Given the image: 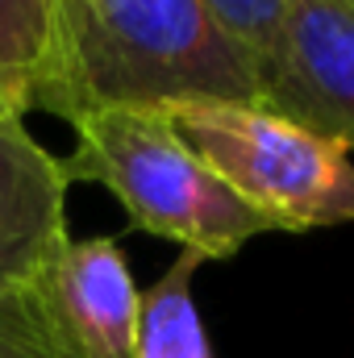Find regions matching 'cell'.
Here are the masks:
<instances>
[{
	"label": "cell",
	"instance_id": "obj_1",
	"mask_svg": "<svg viewBox=\"0 0 354 358\" xmlns=\"http://www.w3.org/2000/svg\"><path fill=\"white\" fill-rule=\"evenodd\" d=\"M259 104L255 55L204 0H55V34L29 108L71 121L96 108Z\"/></svg>",
	"mask_w": 354,
	"mask_h": 358
},
{
	"label": "cell",
	"instance_id": "obj_2",
	"mask_svg": "<svg viewBox=\"0 0 354 358\" xmlns=\"http://www.w3.org/2000/svg\"><path fill=\"white\" fill-rule=\"evenodd\" d=\"M76 134L63 159L71 183H100L113 192L134 229L176 242L179 250L234 259L250 238L279 234V225L238 200L213 176L155 108H96L67 121Z\"/></svg>",
	"mask_w": 354,
	"mask_h": 358
},
{
	"label": "cell",
	"instance_id": "obj_3",
	"mask_svg": "<svg viewBox=\"0 0 354 358\" xmlns=\"http://www.w3.org/2000/svg\"><path fill=\"white\" fill-rule=\"evenodd\" d=\"M183 146L238 200L271 217L279 234L351 225V155L259 104H176L163 108Z\"/></svg>",
	"mask_w": 354,
	"mask_h": 358
},
{
	"label": "cell",
	"instance_id": "obj_4",
	"mask_svg": "<svg viewBox=\"0 0 354 358\" xmlns=\"http://www.w3.org/2000/svg\"><path fill=\"white\" fill-rule=\"evenodd\" d=\"M263 108L354 150V0H288Z\"/></svg>",
	"mask_w": 354,
	"mask_h": 358
},
{
	"label": "cell",
	"instance_id": "obj_5",
	"mask_svg": "<svg viewBox=\"0 0 354 358\" xmlns=\"http://www.w3.org/2000/svg\"><path fill=\"white\" fill-rule=\"evenodd\" d=\"M25 104L0 92V292L34 287L63 250L71 176L25 125Z\"/></svg>",
	"mask_w": 354,
	"mask_h": 358
},
{
	"label": "cell",
	"instance_id": "obj_6",
	"mask_svg": "<svg viewBox=\"0 0 354 358\" xmlns=\"http://www.w3.org/2000/svg\"><path fill=\"white\" fill-rule=\"evenodd\" d=\"M34 287L71 358H138L142 296L117 238H67Z\"/></svg>",
	"mask_w": 354,
	"mask_h": 358
},
{
	"label": "cell",
	"instance_id": "obj_7",
	"mask_svg": "<svg viewBox=\"0 0 354 358\" xmlns=\"http://www.w3.org/2000/svg\"><path fill=\"white\" fill-rule=\"evenodd\" d=\"M200 259L179 250V259L142 296L138 317V358H213L204 321L192 300V279Z\"/></svg>",
	"mask_w": 354,
	"mask_h": 358
},
{
	"label": "cell",
	"instance_id": "obj_8",
	"mask_svg": "<svg viewBox=\"0 0 354 358\" xmlns=\"http://www.w3.org/2000/svg\"><path fill=\"white\" fill-rule=\"evenodd\" d=\"M55 34V0H0V92L29 108Z\"/></svg>",
	"mask_w": 354,
	"mask_h": 358
},
{
	"label": "cell",
	"instance_id": "obj_9",
	"mask_svg": "<svg viewBox=\"0 0 354 358\" xmlns=\"http://www.w3.org/2000/svg\"><path fill=\"white\" fill-rule=\"evenodd\" d=\"M0 358H71L42 308L38 287L0 292Z\"/></svg>",
	"mask_w": 354,
	"mask_h": 358
},
{
	"label": "cell",
	"instance_id": "obj_10",
	"mask_svg": "<svg viewBox=\"0 0 354 358\" xmlns=\"http://www.w3.org/2000/svg\"><path fill=\"white\" fill-rule=\"evenodd\" d=\"M283 4L288 0H204V8L221 21V29L234 34L255 55L259 71L267 67V59L275 55L279 25H283Z\"/></svg>",
	"mask_w": 354,
	"mask_h": 358
}]
</instances>
